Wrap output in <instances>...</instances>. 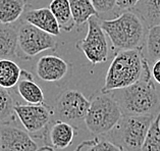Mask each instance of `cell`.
Instances as JSON below:
<instances>
[{
    "mask_svg": "<svg viewBox=\"0 0 160 151\" xmlns=\"http://www.w3.org/2000/svg\"><path fill=\"white\" fill-rule=\"evenodd\" d=\"M78 130L69 123L55 121L49 129V142L54 148L65 149L72 145Z\"/></svg>",
    "mask_w": 160,
    "mask_h": 151,
    "instance_id": "cell-13",
    "label": "cell"
},
{
    "mask_svg": "<svg viewBox=\"0 0 160 151\" xmlns=\"http://www.w3.org/2000/svg\"><path fill=\"white\" fill-rule=\"evenodd\" d=\"M122 118V109L111 92H101L90 100V107L84 121L92 134L101 136L110 133Z\"/></svg>",
    "mask_w": 160,
    "mask_h": 151,
    "instance_id": "cell-4",
    "label": "cell"
},
{
    "mask_svg": "<svg viewBox=\"0 0 160 151\" xmlns=\"http://www.w3.org/2000/svg\"><path fill=\"white\" fill-rule=\"evenodd\" d=\"M97 13H105L112 10L116 5V0H91Z\"/></svg>",
    "mask_w": 160,
    "mask_h": 151,
    "instance_id": "cell-25",
    "label": "cell"
},
{
    "mask_svg": "<svg viewBox=\"0 0 160 151\" xmlns=\"http://www.w3.org/2000/svg\"><path fill=\"white\" fill-rule=\"evenodd\" d=\"M15 114L29 133L36 134L50 123L54 110L43 102L40 104H15Z\"/></svg>",
    "mask_w": 160,
    "mask_h": 151,
    "instance_id": "cell-9",
    "label": "cell"
},
{
    "mask_svg": "<svg viewBox=\"0 0 160 151\" xmlns=\"http://www.w3.org/2000/svg\"><path fill=\"white\" fill-rule=\"evenodd\" d=\"M116 52L123 50L144 48L147 35V26L140 15L132 10H126L113 20L101 23Z\"/></svg>",
    "mask_w": 160,
    "mask_h": 151,
    "instance_id": "cell-2",
    "label": "cell"
},
{
    "mask_svg": "<svg viewBox=\"0 0 160 151\" xmlns=\"http://www.w3.org/2000/svg\"><path fill=\"white\" fill-rule=\"evenodd\" d=\"M160 112L156 115L148 131L141 151H160Z\"/></svg>",
    "mask_w": 160,
    "mask_h": 151,
    "instance_id": "cell-23",
    "label": "cell"
},
{
    "mask_svg": "<svg viewBox=\"0 0 160 151\" xmlns=\"http://www.w3.org/2000/svg\"><path fill=\"white\" fill-rule=\"evenodd\" d=\"M68 71V64L55 55H45L39 58L36 64L37 76L44 82H58Z\"/></svg>",
    "mask_w": 160,
    "mask_h": 151,
    "instance_id": "cell-11",
    "label": "cell"
},
{
    "mask_svg": "<svg viewBox=\"0 0 160 151\" xmlns=\"http://www.w3.org/2000/svg\"><path fill=\"white\" fill-rule=\"evenodd\" d=\"M156 117L122 115L118 125L110 133L111 141L122 151H141L148 131Z\"/></svg>",
    "mask_w": 160,
    "mask_h": 151,
    "instance_id": "cell-5",
    "label": "cell"
},
{
    "mask_svg": "<svg viewBox=\"0 0 160 151\" xmlns=\"http://www.w3.org/2000/svg\"><path fill=\"white\" fill-rule=\"evenodd\" d=\"M73 21L77 26H83L92 17L97 15V11L91 0H68Z\"/></svg>",
    "mask_w": 160,
    "mask_h": 151,
    "instance_id": "cell-21",
    "label": "cell"
},
{
    "mask_svg": "<svg viewBox=\"0 0 160 151\" xmlns=\"http://www.w3.org/2000/svg\"><path fill=\"white\" fill-rule=\"evenodd\" d=\"M37 151H54L51 147L49 146H45V147H42V148H38Z\"/></svg>",
    "mask_w": 160,
    "mask_h": 151,
    "instance_id": "cell-28",
    "label": "cell"
},
{
    "mask_svg": "<svg viewBox=\"0 0 160 151\" xmlns=\"http://www.w3.org/2000/svg\"><path fill=\"white\" fill-rule=\"evenodd\" d=\"M25 0H0V23L10 25L25 11Z\"/></svg>",
    "mask_w": 160,
    "mask_h": 151,
    "instance_id": "cell-19",
    "label": "cell"
},
{
    "mask_svg": "<svg viewBox=\"0 0 160 151\" xmlns=\"http://www.w3.org/2000/svg\"><path fill=\"white\" fill-rule=\"evenodd\" d=\"M49 9L55 17L60 30L69 32L76 26L68 0H52Z\"/></svg>",
    "mask_w": 160,
    "mask_h": 151,
    "instance_id": "cell-16",
    "label": "cell"
},
{
    "mask_svg": "<svg viewBox=\"0 0 160 151\" xmlns=\"http://www.w3.org/2000/svg\"><path fill=\"white\" fill-rule=\"evenodd\" d=\"M38 145L28 132L9 125L0 127V151H37Z\"/></svg>",
    "mask_w": 160,
    "mask_h": 151,
    "instance_id": "cell-10",
    "label": "cell"
},
{
    "mask_svg": "<svg viewBox=\"0 0 160 151\" xmlns=\"http://www.w3.org/2000/svg\"><path fill=\"white\" fill-rule=\"evenodd\" d=\"M81 149H85V151H122V149L115 143L109 140H100L98 138L82 143L78 146L77 150Z\"/></svg>",
    "mask_w": 160,
    "mask_h": 151,
    "instance_id": "cell-24",
    "label": "cell"
},
{
    "mask_svg": "<svg viewBox=\"0 0 160 151\" xmlns=\"http://www.w3.org/2000/svg\"><path fill=\"white\" fill-rule=\"evenodd\" d=\"M15 104L17 103L10 93L6 89L0 87V127L8 125L17 117Z\"/></svg>",
    "mask_w": 160,
    "mask_h": 151,
    "instance_id": "cell-22",
    "label": "cell"
},
{
    "mask_svg": "<svg viewBox=\"0 0 160 151\" xmlns=\"http://www.w3.org/2000/svg\"><path fill=\"white\" fill-rule=\"evenodd\" d=\"M22 69L17 63L8 58L0 59V87L9 89L18 83Z\"/></svg>",
    "mask_w": 160,
    "mask_h": 151,
    "instance_id": "cell-18",
    "label": "cell"
},
{
    "mask_svg": "<svg viewBox=\"0 0 160 151\" xmlns=\"http://www.w3.org/2000/svg\"><path fill=\"white\" fill-rule=\"evenodd\" d=\"M18 46V30L0 23V59L14 56Z\"/></svg>",
    "mask_w": 160,
    "mask_h": 151,
    "instance_id": "cell-15",
    "label": "cell"
},
{
    "mask_svg": "<svg viewBox=\"0 0 160 151\" xmlns=\"http://www.w3.org/2000/svg\"><path fill=\"white\" fill-rule=\"evenodd\" d=\"M122 115L156 117L160 112V94L156 88L150 64L147 63L138 82L127 88L112 91Z\"/></svg>",
    "mask_w": 160,
    "mask_h": 151,
    "instance_id": "cell-1",
    "label": "cell"
},
{
    "mask_svg": "<svg viewBox=\"0 0 160 151\" xmlns=\"http://www.w3.org/2000/svg\"><path fill=\"white\" fill-rule=\"evenodd\" d=\"M90 107V100L77 90H68L58 96L54 107L57 118L66 123L85 119Z\"/></svg>",
    "mask_w": 160,
    "mask_h": 151,
    "instance_id": "cell-8",
    "label": "cell"
},
{
    "mask_svg": "<svg viewBox=\"0 0 160 151\" xmlns=\"http://www.w3.org/2000/svg\"><path fill=\"white\" fill-rule=\"evenodd\" d=\"M77 48L83 52L93 65L105 63L108 58V44L104 30L97 17L88 21V31L84 39L77 42Z\"/></svg>",
    "mask_w": 160,
    "mask_h": 151,
    "instance_id": "cell-6",
    "label": "cell"
},
{
    "mask_svg": "<svg viewBox=\"0 0 160 151\" xmlns=\"http://www.w3.org/2000/svg\"><path fill=\"white\" fill-rule=\"evenodd\" d=\"M25 20L27 23L37 27L52 36H58L60 34L59 25L49 7L48 8L43 7V8L28 11L25 13Z\"/></svg>",
    "mask_w": 160,
    "mask_h": 151,
    "instance_id": "cell-12",
    "label": "cell"
},
{
    "mask_svg": "<svg viewBox=\"0 0 160 151\" xmlns=\"http://www.w3.org/2000/svg\"><path fill=\"white\" fill-rule=\"evenodd\" d=\"M18 91L22 98L30 104H40L44 102V93L41 87L34 82L32 73L22 71V76L18 83Z\"/></svg>",
    "mask_w": 160,
    "mask_h": 151,
    "instance_id": "cell-14",
    "label": "cell"
},
{
    "mask_svg": "<svg viewBox=\"0 0 160 151\" xmlns=\"http://www.w3.org/2000/svg\"><path fill=\"white\" fill-rule=\"evenodd\" d=\"M140 0H116V5L120 9L124 10H131L134 9L136 5L138 4Z\"/></svg>",
    "mask_w": 160,
    "mask_h": 151,
    "instance_id": "cell-26",
    "label": "cell"
},
{
    "mask_svg": "<svg viewBox=\"0 0 160 151\" xmlns=\"http://www.w3.org/2000/svg\"><path fill=\"white\" fill-rule=\"evenodd\" d=\"M18 45L28 56H35L56 47L55 38L37 27L25 23L18 29Z\"/></svg>",
    "mask_w": 160,
    "mask_h": 151,
    "instance_id": "cell-7",
    "label": "cell"
},
{
    "mask_svg": "<svg viewBox=\"0 0 160 151\" xmlns=\"http://www.w3.org/2000/svg\"><path fill=\"white\" fill-rule=\"evenodd\" d=\"M151 73L153 80L160 85V59L153 63V67L151 68Z\"/></svg>",
    "mask_w": 160,
    "mask_h": 151,
    "instance_id": "cell-27",
    "label": "cell"
},
{
    "mask_svg": "<svg viewBox=\"0 0 160 151\" xmlns=\"http://www.w3.org/2000/svg\"><path fill=\"white\" fill-rule=\"evenodd\" d=\"M159 126H160V125H159Z\"/></svg>",
    "mask_w": 160,
    "mask_h": 151,
    "instance_id": "cell-29",
    "label": "cell"
},
{
    "mask_svg": "<svg viewBox=\"0 0 160 151\" xmlns=\"http://www.w3.org/2000/svg\"><path fill=\"white\" fill-rule=\"evenodd\" d=\"M148 60L142 49L123 50L116 52L105 78L101 92L109 93L127 88L141 79Z\"/></svg>",
    "mask_w": 160,
    "mask_h": 151,
    "instance_id": "cell-3",
    "label": "cell"
},
{
    "mask_svg": "<svg viewBox=\"0 0 160 151\" xmlns=\"http://www.w3.org/2000/svg\"><path fill=\"white\" fill-rule=\"evenodd\" d=\"M143 52L149 64L160 59V25L148 29Z\"/></svg>",
    "mask_w": 160,
    "mask_h": 151,
    "instance_id": "cell-20",
    "label": "cell"
},
{
    "mask_svg": "<svg viewBox=\"0 0 160 151\" xmlns=\"http://www.w3.org/2000/svg\"><path fill=\"white\" fill-rule=\"evenodd\" d=\"M149 29L160 25V0H140L134 9Z\"/></svg>",
    "mask_w": 160,
    "mask_h": 151,
    "instance_id": "cell-17",
    "label": "cell"
}]
</instances>
